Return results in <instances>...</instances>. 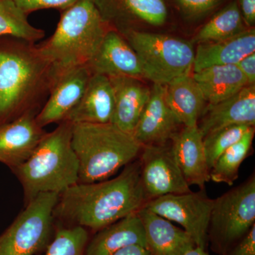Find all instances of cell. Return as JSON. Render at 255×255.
<instances>
[{"label": "cell", "mask_w": 255, "mask_h": 255, "mask_svg": "<svg viewBox=\"0 0 255 255\" xmlns=\"http://www.w3.org/2000/svg\"><path fill=\"white\" fill-rule=\"evenodd\" d=\"M147 201L137 159L113 179L69 187L60 194L53 217L67 226L98 231L137 212Z\"/></svg>", "instance_id": "cell-1"}, {"label": "cell", "mask_w": 255, "mask_h": 255, "mask_svg": "<svg viewBox=\"0 0 255 255\" xmlns=\"http://www.w3.org/2000/svg\"><path fill=\"white\" fill-rule=\"evenodd\" d=\"M0 43V124L38 114L53 86V70L36 43L8 37Z\"/></svg>", "instance_id": "cell-2"}, {"label": "cell", "mask_w": 255, "mask_h": 255, "mask_svg": "<svg viewBox=\"0 0 255 255\" xmlns=\"http://www.w3.org/2000/svg\"><path fill=\"white\" fill-rule=\"evenodd\" d=\"M60 11L59 22L53 34L36 45L51 65L54 82L66 72L88 65L112 28L94 0H78Z\"/></svg>", "instance_id": "cell-3"}, {"label": "cell", "mask_w": 255, "mask_h": 255, "mask_svg": "<svg viewBox=\"0 0 255 255\" xmlns=\"http://www.w3.org/2000/svg\"><path fill=\"white\" fill-rule=\"evenodd\" d=\"M73 124L64 121L46 132L31 155L13 170L26 204L41 193L61 194L78 183L79 162L72 146Z\"/></svg>", "instance_id": "cell-4"}, {"label": "cell", "mask_w": 255, "mask_h": 255, "mask_svg": "<svg viewBox=\"0 0 255 255\" xmlns=\"http://www.w3.org/2000/svg\"><path fill=\"white\" fill-rule=\"evenodd\" d=\"M72 146L80 183L106 180L135 160L142 146L113 124H73Z\"/></svg>", "instance_id": "cell-5"}, {"label": "cell", "mask_w": 255, "mask_h": 255, "mask_svg": "<svg viewBox=\"0 0 255 255\" xmlns=\"http://www.w3.org/2000/svg\"><path fill=\"white\" fill-rule=\"evenodd\" d=\"M119 33L136 53L142 78L153 84L166 85L178 77L192 73L195 50L189 42L163 33L140 30Z\"/></svg>", "instance_id": "cell-6"}, {"label": "cell", "mask_w": 255, "mask_h": 255, "mask_svg": "<svg viewBox=\"0 0 255 255\" xmlns=\"http://www.w3.org/2000/svg\"><path fill=\"white\" fill-rule=\"evenodd\" d=\"M255 225V177L214 199L208 241L211 251L225 255Z\"/></svg>", "instance_id": "cell-7"}, {"label": "cell", "mask_w": 255, "mask_h": 255, "mask_svg": "<svg viewBox=\"0 0 255 255\" xmlns=\"http://www.w3.org/2000/svg\"><path fill=\"white\" fill-rule=\"evenodd\" d=\"M58 193H41L26 204L0 236V255H34L46 249L53 233Z\"/></svg>", "instance_id": "cell-8"}, {"label": "cell", "mask_w": 255, "mask_h": 255, "mask_svg": "<svg viewBox=\"0 0 255 255\" xmlns=\"http://www.w3.org/2000/svg\"><path fill=\"white\" fill-rule=\"evenodd\" d=\"M214 199L204 189L197 192L167 194L147 201L144 206L161 217L179 223L190 235L196 247L207 251L208 231Z\"/></svg>", "instance_id": "cell-9"}, {"label": "cell", "mask_w": 255, "mask_h": 255, "mask_svg": "<svg viewBox=\"0 0 255 255\" xmlns=\"http://www.w3.org/2000/svg\"><path fill=\"white\" fill-rule=\"evenodd\" d=\"M138 159L147 200L191 191L178 165L172 141L143 146Z\"/></svg>", "instance_id": "cell-10"}, {"label": "cell", "mask_w": 255, "mask_h": 255, "mask_svg": "<svg viewBox=\"0 0 255 255\" xmlns=\"http://www.w3.org/2000/svg\"><path fill=\"white\" fill-rule=\"evenodd\" d=\"M111 28L122 32L168 24L172 11L166 0H94Z\"/></svg>", "instance_id": "cell-11"}, {"label": "cell", "mask_w": 255, "mask_h": 255, "mask_svg": "<svg viewBox=\"0 0 255 255\" xmlns=\"http://www.w3.org/2000/svg\"><path fill=\"white\" fill-rule=\"evenodd\" d=\"M92 75L91 70L85 65L58 77L50 89L46 102L36 115L40 127L64 122L81 100Z\"/></svg>", "instance_id": "cell-12"}, {"label": "cell", "mask_w": 255, "mask_h": 255, "mask_svg": "<svg viewBox=\"0 0 255 255\" xmlns=\"http://www.w3.org/2000/svg\"><path fill=\"white\" fill-rule=\"evenodd\" d=\"M183 127L164 98V85L154 84L132 135L143 147L171 141Z\"/></svg>", "instance_id": "cell-13"}, {"label": "cell", "mask_w": 255, "mask_h": 255, "mask_svg": "<svg viewBox=\"0 0 255 255\" xmlns=\"http://www.w3.org/2000/svg\"><path fill=\"white\" fill-rule=\"evenodd\" d=\"M36 115L23 114L0 124V162L14 169L31 155L46 132L37 123Z\"/></svg>", "instance_id": "cell-14"}, {"label": "cell", "mask_w": 255, "mask_h": 255, "mask_svg": "<svg viewBox=\"0 0 255 255\" xmlns=\"http://www.w3.org/2000/svg\"><path fill=\"white\" fill-rule=\"evenodd\" d=\"M233 125H255V85H248L215 105H207L197 127L204 137L210 132Z\"/></svg>", "instance_id": "cell-15"}, {"label": "cell", "mask_w": 255, "mask_h": 255, "mask_svg": "<svg viewBox=\"0 0 255 255\" xmlns=\"http://www.w3.org/2000/svg\"><path fill=\"white\" fill-rule=\"evenodd\" d=\"M87 66L92 74L111 77L142 78L137 55L124 37L111 28Z\"/></svg>", "instance_id": "cell-16"}, {"label": "cell", "mask_w": 255, "mask_h": 255, "mask_svg": "<svg viewBox=\"0 0 255 255\" xmlns=\"http://www.w3.org/2000/svg\"><path fill=\"white\" fill-rule=\"evenodd\" d=\"M137 214L143 226L146 246L150 255H182L196 247L190 235L169 220L144 206Z\"/></svg>", "instance_id": "cell-17"}, {"label": "cell", "mask_w": 255, "mask_h": 255, "mask_svg": "<svg viewBox=\"0 0 255 255\" xmlns=\"http://www.w3.org/2000/svg\"><path fill=\"white\" fill-rule=\"evenodd\" d=\"M178 165L188 185L204 189L210 181L203 137L197 125L183 127L172 139Z\"/></svg>", "instance_id": "cell-18"}, {"label": "cell", "mask_w": 255, "mask_h": 255, "mask_svg": "<svg viewBox=\"0 0 255 255\" xmlns=\"http://www.w3.org/2000/svg\"><path fill=\"white\" fill-rule=\"evenodd\" d=\"M114 96L112 124L132 135L150 96V89L140 79L111 77Z\"/></svg>", "instance_id": "cell-19"}, {"label": "cell", "mask_w": 255, "mask_h": 255, "mask_svg": "<svg viewBox=\"0 0 255 255\" xmlns=\"http://www.w3.org/2000/svg\"><path fill=\"white\" fill-rule=\"evenodd\" d=\"M114 111V90L110 78L92 74L81 100L65 121L73 124H112Z\"/></svg>", "instance_id": "cell-20"}, {"label": "cell", "mask_w": 255, "mask_h": 255, "mask_svg": "<svg viewBox=\"0 0 255 255\" xmlns=\"http://www.w3.org/2000/svg\"><path fill=\"white\" fill-rule=\"evenodd\" d=\"M255 52V28L226 39L199 43L195 50L193 73L215 65H236Z\"/></svg>", "instance_id": "cell-21"}, {"label": "cell", "mask_w": 255, "mask_h": 255, "mask_svg": "<svg viewBox=\"0 0 255 255\" xmlns=\"http://www.w3.org/2000/svg\"><path fill=\"white\" fill-rule=\"evenodd\" d=\"M87 243L84 255H113L132 245L146 246L145 231L137 212L102 228Z\"/></svg>", "instance_id": "cell-22"}, {"label": "cell", "mask_w": 255, "mask_h": 255, "mask_svg": "<svg viewBox=\"0 0 255 255\" xmlns=\"http://www.w3.org/2000/svg\"><path fill=\"white\" fill-rule=\"evenodd\" d=\"M192 73L178 77L164 85L167 105L183 127H186L197 125L206 103Z\"/></svg>", "instance_id": "cell-23"}, {"label": "cell", "mask_w": 255, "mask_h": 255, "mask_svg": "<svg viewBox=\"0 0 255 255\" xmlns=\"http://www.w3.org/2000/svg\"><path fill=\"white\" fill-rule=\"evenodd\" d=\"M192 75L208 105L219 103L251 85L236 65H215Z\"/></svg>", "instance_id": "cell-24"}, {"label": "cell", "mask_w": 255, "mask_h": 255, "mask_svg": "<svg viewBox=\"0 0 255 255\" xmlns=\"http://www.w3.org/2000/svg\"><path fill=\"white\" fill-rule=\"evenodd\" d=\"M249 28L247 26L237 1L232 0L208 18L194 36L197 44L226 39Z\"/></svg>", "instance_id": "cell-25"}, {"label": "cell", "mask_w": 255, "mask_h": 255, "mask_svg": "<svg viewBox=\"0 0 255 255\" xmlns=\"http://www.w3.org/2000/svg\"><path fill=\"white\" fill-rule=\"evenodd\" d=\"M255 132V127H251L237 142L220 156L210 169V180L233 185L239 175L242 163L251 152Z\"/></svg>", "instance_id": "cell-26"}, {"label": "cell", "mask_w": 255, "mask_h": 255, "mask_svg": "<svg viewBox=\"0 0 255 255\" xmlns=\"http://www.w3.org/2000/svg\"><path fill=\"white\" fill-rule=\"evenodd\" d=\"M28 16L14 0H0V36L18 38L32 43L43 39L46 33L32 26Z\"/></svg>", "instance_id": "cell-27"}, {"label": "cell", "mask_w": 255, "mask_h": 255, "mask_svg": "<svg viewBox=\"0 0 255 255\" xmlns=\"http://www.w3.org/2000/svg\"><path fill=\"white\" fill-rule=\"evenodd\" d=\"M90 241L88 231L80 226L58 228L44 255H84Z\"/></svg>", "instance_id": "cell-28"}, {"label": "cell", "mask_w": 255, "mask_h": 255, "mask_svg": "<svg viewBox=\"0 0 255 255\" xmlns=\"http://www.w3.org/2000/svg\"><path fill=\"white\" fill-rule=\"evenodd\" d=\"M251 127H253L248 125L230 126L214 130L203 137L206 160L210 169L220 156L237 142Z\"/></svg>", "instance_id": "cell-29"}, {"label": "cell", "mask_w": 255, "mask_h": 255, "mask_svg": "<svg viewBox=\"0 0 255 255\" xmlns=\"http://www.w3.org/2000/svg\"><path fill=\"white\" fill-rule=\"evenodd\" d=\"M184 22L197 23L206 21L232 0H166Z\"/></svg>", "instance_id": "cell-30"}, {"label": "cell", "mask_w": 255, "mask_h": 255, "mask_svg": "<svg viewBox=\"0 0 255 255\" xmlns=\"http://www.w3.org/2000/svg\"><path fill=\"white\" fill-rule=\"evenodd\" d=\"M78 0H14L16 4L29 14L33 11L46 9H66Z\"/></svg>", "instance_id": "cell-31"}, {"label": "cell", "mask_w": 255, "mask_h": 255, "mask_svg": "<svg viewBox=\"0 0 255 255\" xmlns=\"http://www.w3.org/2000/svg\"><path fill=\"white\" fill-rule=\"evenodd\" d=\"M225 255H255V225L248 234Z\"/></svg>", "instance_id": "cell-32"}, {"label": "cell", "mask_w": 255, "mask_h": 255, "mask_svg": "<svg viewBox=\"0 0 255 255\" xmlns=\"http://www.w3.org/2000/svg\"><path fill=\"white\" fill-rule=\"evenodd\" d=\"M236 65L241 70L249 85H255V52L247 55Z\"/></svg>", "instance_id": "cell-33"}, {"label": "cell", "mask_w": 255, "mask_h": 255, "mask_svg": "<svg viewBox=\"0 0 255 255\" xmlns=\"http://www.w3.org/2000/svg\"><path fill=\"white\" fill-rule=\"evenodd\" d=\"M243 20L248 28H255V0H236Z\"/></svg>", "instance_id": "cell-34"}, {"label": "cell", "mask_w": 255, "mask_h": 255, "mask_svg": "<svg viewBox=\"0 0 255 255\" xmlns=\"http://www.w3.org/2000/svg\"><path fill=\"white\" fill-rule=\"evenodd\" d=\"M113 255H150L145 247L132 245L119 250Z\"/></svg>", "instance_id": "cell-35"}, {"label": "cell", "mask_w": 255, "mask_h": 255, "mask_svg": "<svg viewBox=\"0 0 255 255\" xmlns=\"http://www.w3.org/2000/svg\"><path fill=\"white\" fill-rule=\"evenodd\" d=\"M182 255H210L209 253L206 250L202 249V248H199V247H195L194 249L187 252Z\"/></svg>", "instance_id": "cell-36"}]
</instances>
